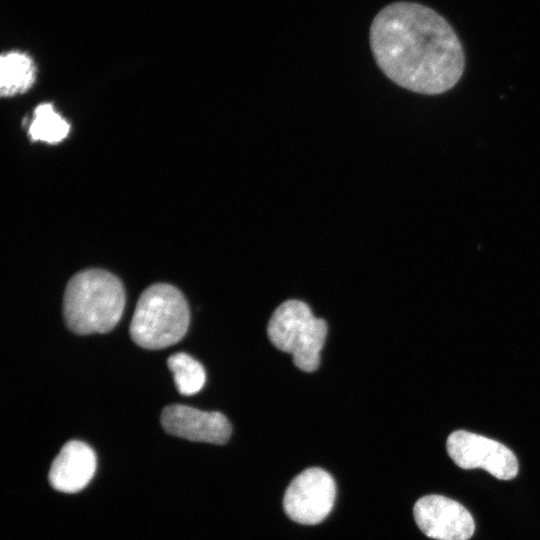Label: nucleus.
Wrapping results in <instances>:
<instances>
[{"label": "nucleus", "instance_id": "nucleus-7", "mask_svg": "<svg viewBox=\"0 0 540 540\" xmlns=\"http://www.w3.org/2000/svg\"><path fill=\"white\" fill-rule=\"evenodd\" d=\"M415 522L436 540H468L475 524L471 513L459 502L442 495H426L413 508Z\"/></svg>", "mask_w": 540, "mask_h": 540}, {"label": "nucleus", "instance_id": "nucleus-5", "mask_svg": "<svg viewBox=\"0 0 540 540\" xmlns=\"http://www.w3.org/2000/svg\"><path fill=\"white\" fill-rule=\"evenodd\" d=\"M336 497V484L325 470L312 467L302 471L289 484L283 507L293 521L315 525L331 512Z\"/></svg>", "mask_w": 540, "mask_h": 540}, {"label": "nucleus", "instance_id": "nucleus-12", "mask_svg": "<svg viewBox=\"0 0 540 540\" xmlns=\"http://www.w3.org/2000/svg\"><path fill=\"white\" fill-rule=\"evenodd\" d=\"M68 122L48 103L40 104L34 111V118L29 126V135L33 140L55 144L62 141L69 133Z\"/></svg>", "mask_w": 540, "mask_h": 540}, {"label": "nucleus", "instance_id": "nucleus-10", "mask_svg": "<svg viewBox=\"0 0 540 540\" xmlns=\"http://www.w3.org/2000/svg\"><path fill=\"white\" fill-rule=\"evenodd\" d=\"M36 69L33 60L25 53L12 51L0 58L1 95L10 97L27 91L34 83Z\"/></svg>", "mask_w": 540, "mask_h": 540}, {"label": "nucleus", "instance_id": "nucleus-2", "mask_svg": "<svg viewBox=\"0 0 540 540\" xmlns=\"http://www.w3.org/2000/svg\"><path fill=\"white\" fill-rule=\"evenodd\" d=\"M125 307L121 281L102 269H87L67 283L63 315L68 328L79 335L107 333L119 322Z\"/></svg>", "mask_w": 540, "mask_h": 540}, {"label": "nucleus", "instance_id": "nucleus-9", "mask_svg": "<svg viewBox=\"0 0 540 540\" xmlns=\"http://www.w3.org/2000/svg\"><path fill=\"white\" fill-rule=\"evenodd\" d=\"M96 465V455L88 444L79 440L68 441L51 464L49 482L55 490L78 492L92 479Z\"/></svg>", "mask_w": 540, "mask_h": 540}, {"label": "nucleus", "instance_id": "nucleus-6", "mask_svg": "<svg viewBox=\"0 0 540 540\" xmlns=\"http://www.w3.org/2000/svg\"><path fill=\"white\" fill-rule=\"evenodd\" d=\"M446 446L450 458L460 468H482L500 480L513 479L518 473L515 454L493 439L457 430L448 436Z\"/></svg>", "mask_w": 540, "mask_h": 540}, {"label": "nucleus", "instance_id": "nucleus-8", "mask_svg": "<svg viewBox=\"0 0 540 540\" xmlns=\"http://www.w3.org/2000/svg\"><path fill=\"white\" fill-rule=\"evenodd\" d=\"M164 430L190 441L224 444L231 435L228 419L217 411H203L190 406L173 404L161 414Z\"/></svg>", "mask_w": 540, "mask_h": 540}, {"label": "nucleus", "instance_id": "nucleus-1", "mask_svg": "<svg viewBox=\"0 0 540 540\" xmlns=\"http://www.w3.org/2000/svg\"><path fill=\"white\" fill-rule=\"evenodd\" d=\"M369 43L384 75L411 92L443 94L464 72L457 34L444 17L419 3L397 1L383 7L372 20Z\"/></svg>", "mask_w": 540, "mask_h": 540}, {"label": "nucleus", "instance_id": "nucleus-11", "mask_svg": "<svg viewBox=\"0 0 540 540\" xmlns=\"http://www.w3.org/2000/svg\"><path fill=\"white\" fill-rule=\"evenodd\" d=\"M167 365L180 394L190 396L198 393L204 386V367L192 356L184 352L175 353L168 358Z\"/></svg>", "mask_w": 540, "mask_h": 540}, {"label": "nucleus", "instance_id": "nucleus-3", "mask_svg": "<svg viewBox=\"0 0 540 540\" xmlns=\"http://www.w3.org/2000/svg\"><path fill=\"white\" fill-rule=\"evenodd\" d=\"M189 322V306L181 291L170 284L157 283L140 295L129 333L138 346L158 350L179 342Z\"/></svg>", "mask_w": 540, "mask_h": 540}, {"label": "nucleus", "instance_id": "nucleus-4", "mask_svg": "<svg viewBox=\"0 0 540 540\" xmlns=\"http://www.w3.org/2000/svg\"><path fill=\"white\" fill-rule=\"evenodd\" d=\"M270 342L292 355L294 365L304 372L315 371L327 336V324L313 315L307 304L287 300L273 312L267 326Z\"/></svg>", "mask_w": 540, "mask_h": 540}]
</instances>
